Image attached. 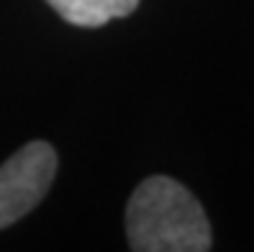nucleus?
I'll list each match as a JSON object with an SVG mask.
<instances>
[{
    "label": "nucleus",
    "mask_w": 254,
    "mask_h": 252,
    "mask_svg": "<svg viewBox=\"0 0 254 252\" xmlns=\"http://www.w3.org/2000/svg\"><path fill=\"white\" fill-rule=\"evenodd\" d=\"M126 234L136 252L211 250V227L203 206L167 175L146 177L133 190L126 206Z\"/></svg>",
    "instance_id": "nucleus-1"
},
{
    "label": "nucleus",
    "mask_w": 254,
    "mask_h": 252,
    "mask_svg": "<svg viewBox=\"0 0 254 252\" xmlns=\"http://www.w3.org/2000/svg\"><path fill=\"white\" fill-rule=\"evenodd\" d=\"M57 172V152L47 142H31L0 168V229L23 219L41 203Z\"/></svg>",
    "instance_id": "nucleus-2"
},
{
    "label": "nucleus",
    "mask_w": 254,
    "mask_h": 252,
    "mask_svg": "<svg viewBox=\"0 0 254 252\" xmlns=\"http://www.w3.org/2000/svg\"><path fill=\"white\" fill-rule=\"evenodd\" d=\"M47 3L64 21L74 26L95 28L108 23L111 18H124L133 13L139 0H47Z\"/></svg>",
    "instance_id": "nucleus-3"
}]
</instances>
